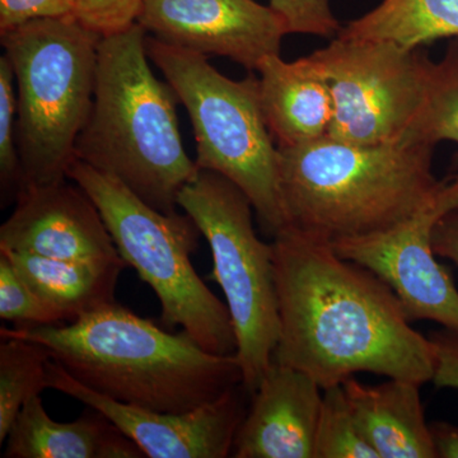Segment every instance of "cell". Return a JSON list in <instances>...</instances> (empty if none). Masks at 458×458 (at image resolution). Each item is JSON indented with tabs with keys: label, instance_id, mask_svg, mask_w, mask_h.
Instances as JSON below:
<instances>
[{
	"label": "cell",
	"instance_id": "6da1fadb",
	"mask_svg": "<svg viewBox=\"0 0 458 458\" xmlns=\"http://www.w3.org/2000/svg\"><path fill=\"white\" fill-rule=\"evenodd\" d=\"M273 238L280 318L274 361L302 370L322 390L357 373L432 382L433 344L412 328L384 280L294 225Z\"/></svg>",
	"mask_w": 458,
	"mask_h": 458
},
{
	"label": "cell",
	"instance_id": "7a4b0ae2",
	"mask_svg": "<svg viewBox=\"0 0 458 458\" xmlns=\"http://www.w3.org/2000/svg\"><path fill=\"white\" fill-rule=\"evenodd\" d=\"M44 346L81 384L110 399L181 414L242 385L234 355L205 351L186 331L168 333L116 302L73 322L0 328Z\"/></svg>",
	"mask_w": 458,
	"mask_h": 458
},
{
	"label": "cell",
	"instance_id": "3957f363",
	"mask_svg": "<svg viewBox=\"0 0 458 458\" xmlns=\"http://www.w3.org/2000/svg\"><path fill=\"white\" fill-rule=\"evenodd\" d=\"M140 22L102 38L95 95L75 159L119 180L159 212H177L181 190L199 168L181 140L170 83L153 73Z\"/></svg>",
	"mask_w": 458,
	"mask_h": 458
},
{
	"label": "cell",
	"instance_id": "277c9868",
	"mask_svg": "<svg viewBox=\"0 0 458 458\" xmlns=\"http://www.w3.org/2000/svg\"><path fill=\"white\" fill-rule=\"evenodd\" d=\"M286 225L327 240L364 236L408 218L438 186L436 148L355 146L327 137L278 148Z\"/></svg>",
	"mask_w": 458,
	"mask_h": 458
},
{
	"label": "cell",
	"instance_id": "5b68a950",
	"mask_svg": "<svg viewBox=\"0 0 458 458\" xmlns=\"http://www.w3.org/2000/svg\"><path fill=\"white\" fill-rule=\"evenodd\" d=\"M17 83V147L26 186L68 179L95 95L102 36L74 16L0 33Z\"/></svg>",
	"mask_w": 458,
	"mask_h": 458
},
{
	"label": "cell",
	"instance_id": "8992f818",
	"mask_svg": "<svg viewBox=\"0 0 458 458\" xmlns=\"http://www.w3.org/2000/svg\"><path fill=\"white\" fill-rule=\"evenodd\" d=\"M66 177L95 201L119 255L155 292L162 324L180 327L213 354H236L227 304L192 267L201 233L188 214L159 212L119 180L80 159L72 162Z\"/></svg>",
	"mask_w": 458,
	"mask_h": 458
},
{
	"label": "cell",
	"instance_id": "52a82bcc",
	"mask_svg": "<svg viewBox=\"0 0 458 458\" xmlns=\"http://www.w3.org/2000/svg\"><path fill=\"white\" fill-rule=\"evenodd\" d=\"M148 57L188 111L199 170L216 172L242 190L262 228L286 225L279 186V149L262 113L259 78L229 80L208 57L147 35Z\"/></svg>",
	"mask_w": 458,
	"mask_h": 458
},
{
	"label": "cell",
	"instance_id": "ba28073f",
	"mask_svg": "<svg viewBox=\"0 0 458 458\" xmlns=\"http://www.w3.org/2000/svg\"><path fill=\"white\" fill-rule=\"evenodd\" d=\"M177 205L209 243L213 271L221 286L234 335L242 386L258 390L274 360L280 318L273 243L261 241L252 222L251 201L227 177L199 170L181 190Z\"/></svg>",
	"mask_w": 458,
	"mask_h": 458
},
{
	"label": "cell",
	"instance_id": "9c48e42d",
	"mask_svg": "<svg viewBox=\"0 0 458 458\" xmlns=\"http://www.w3.org/2000/svg\"><path fill=\"white\" fill-rule=\"evenodd\" d=\"M309 59L333 96L328 137L355 146L403 140L423 101L430 60L423 47L336 36Z\"/></svg>",
	"mask_w": 458,
	"mask_h": 458
},
{
	"label": "cell",
	"instance_id": "30bf717a",
	"mask_svg": "<svg viewBox=\"0 0 458 458\" xmlns=\"http://www.w3.org/2000/svg\"><path fill=\"white\" fill-rule=\"evenodd\" d=\"M458 209V172L439 181L408 218L375 233L333 241L336 254L366 267L393 289L410 321H433L458 331V289L437 261L433 231Z\"/></svg>",
	"mask_w": 458,
	"mask_h": 458
},
{
	"label": "cell",
	"instance_id": "8fae6325",
	"mask_svg": "<svg viewBox=\"0 0 458 458\" xmlns=\"http://www.w3.org/2000/svg\"><path fill=\"white\" fill-rule=\"evenodd\" d=\"M47 386L98 410L120 432L140 445L148 458H225L246 415L242 385L212 403L188 412L171 414L126 405L90 390L57 361L47 366Z\"/></svg>",
	"mask_w": 458,
	"mask_h": 458
},
{
	"label": "cell",
	"instance_id": "7c38bea8",
	"mask_svg": "<svg viewBox=\"0 0 458 458\" xmlns=\"http://www.w3.org/2000/svg\"><path fill=\"white\" fill-rule=\"evenodd\" d=\"M138 22L158 40L258 71L280 55L288 35L282 18L255 0H146Z\"/></svg>",
	"mask_w": 458,
	"mask_h": 458
},
{
	"label": "cell",
	"instance_id": "4fadbf2b",
	"mask_svg": "<svg viewBox=\"0 0 458 458\" xmlns=\"http://www.w3.org/2000/svg\"><path fill=\"white\" fill-rule=\"evenodd\" d=\"M66 180L26 186L0 227V249L59 260L125 262L98 205Z\"/></svg>",
	"mask_w": 458,
	"mask_h": 458
},
{
	"label": "cell",
	"instance_id": "5bb4252c",
	"mask_svg": "<svg viewBox=\"0 0 458 458\" xmlns=\"http://www.w3.org/2000/svg\"><path fill=\"white\" fill-rule=\"evenodd\" d=\"M321 386L273 360L238 430L232 457L315 458Z\"/></svg>",
	"mask_w": 458,
	"mask_h": 458
},
{
	"label": "cell",
	"instance_id": "9a60e30c",
	"mask_svg": "<svg viewBox=\"0 0 458 458\" xmlns=\"http://www.w3.org/2000/svg\"><path fill=\"white\" fill-rule=\"evenodd\" d=\"M256 72L260 73L262 113L278 148L328 137L334 120L333 96L309 56L294 62L267 56Z\"/></svg>",
	"mask_w": 458,
	"mask_h": 458
},
{
	"label": "cell",
	"instance_id": "2e32d148",
	"mask_svg": "<svg viewBox=\"0 0 458 458\" xmlns=\"http://www.w3.org/2000/svg\"><path fill=\"white\" fill-rule=\"evenodd\" d=\"M71 423L47 414L40 394L27 401L5 439V458H144L137 443L98 410Z\"/></svg>",
	"mask_w": 458,
	"mask_h": 458
},
{
	"label": "cell",
	"instance_id": "e0dca14e",
	"mask_svg": "<svg viewBox=\"0 0 458 458\" xmlns=\"http://www.w3.org/2000/svg\"><path fill=\"white\" fill-rule=\"evenodd\" d=\"M358 426L378 458H437L420 385L388 378L378 386L343 384Z\"/></svg>",
	"mask_w": 458,
	"mask_h": 458
},
{
	"label": "cell",
	"instance_id": "ac0fdd59",
	"mask_svg": "<svg viewBox=\"0 0 458 458\" xmlns=\"http://www.w3.org/2000/svg\"><path fill=\"white\" fill-rule=\"evenodd\" d=\"M14 269L47 304L73 322L114 302V291L125 262L59 260L0 249Z\"/></svg>",
	"mask_w": 458,
	"mask_h": 458
},
{
	"label": "cell",
	"instance_id": "d6986e66",
	"mask_svg": "<svg viewBox=\"0 0 458 458\" xmlns=\"http://www.w3.org/2000/svg\"><path fill=\"white\" fill-rule=\"evenodd\" d=\"M336 36L390 41L411 50L442 38H458V0H382Z\"/></svg>",
	"mask_w": 458,
	"mask_h": 458
},
{
	"label": "cell",
	"instance_id": "ffe728a7",
	"mask_svg": "<svg viewBox=\"0 0 458 458\" xmlns=\"http://www.w3.org/2000/svg\"><path fill=\"white\" fill-rule=\"evenodd\" d=\"M445 140L458 144V38L438 62L428 63L423 101L401 141L436 148ZM454 161L458 165V153Z\"/></svg>",
	"mask_w": 458,
	"mask_h": 458
},
{
	"label": "cell",
	"instance_id": "44dd1931",
	"mask_svg": "<svg viewBox=\"0 0 458 458\" xmlns=\"http://www.w3.org/2000/svg\"><path fill=\"white\" fill-rule=\"evenodd\" d=\"M53 360L40 344L3 336L0 343V442L4 443L23 405L49 388Z\"/></svg>",
	"mask_w": 458,
	"mask_h": 458
},
{
	"label": "cell",
	"instance_id": "7402d4cb",
	"mask_svg": "<svg viewBox=\"0 0 458 458\" xmlns=\"http://www.w3.org/2000/svg\"><path fill=\"white\" fill-rule=\"evenodd\" d=\"M315 458H378L358 426L343 385L325 388L322 394Z\"/></svg>",
	"mask_w": 458,
	"mask_h": 458
},
{
	"label": "cell",
	"instance_id": "603a6c76",
	"mask_svg": "<svg viewBox=\"0 0 458 458\" xmlns=\"http://www.w3.org/2000/svg\"><path fill=\"white\" fill-rule=\"evenodd\" d=\"M0 318L21 327H53L65 319L45 302L0 252Z\"/></svg>",
	"mask_w": 458,
	"mask_h": 458
},
{
	"label": "cell",
	"instance_id": "cb8c5ba5",
	"mask_svg": "<svg viewBox=\"0 0 458 458\" xmlns=\"http://www.w3.org/2000/svg\"><path fill=\"white\" fill-rule=\"evenodd\" d=\"M13 68L7 55L0 56V182L3 199L23 189L22 164L17 147V95Z\"/></svg>",
	"mask_w": 458,
	"mask_h": 458
},
{
	"label": "cell",
	"instance_id": "d4e9b609",
	"mask_svg": "<svg viewBox=\"0 0 458 458\" xmlns=\"http://www.w3.org/2000/svg\"><path fill=\"white\" fill-rule=\"evenodd\" d=\"M288 33L335 38L342 25L334 16L328 0H270Z\"/></svg>",
	"mask_w": 458,
	"mask_h": 458
},
{
	"label": "cell",
	"instance_id": "484cf974",
	"mask_svg": "<svg viewBox=\"0 0 458 458\" xmlns=\"http://www.w3.org/2000/svg\"><path fill=\"white\" fill-rule=\"evenodd\" d=\"M146 0H75L78 22L102 38L122 32L138 22Z\"/></svg>",
	"mask_w": 458,
	"mask_h": 458
},
{
	"label": "cell",
	"instance_id": "4316f807",
	"mask_svg": "<svg viewBox=\"0 0 458 458\" xmlns=\"http://www.w3.org/2000/svg\"><path fill=\"white\" fill-rule=\"evenodd\" d=\"M75 0H0V33L42 18L74 16Z\"/></svg>",
	"mask_w": 458,
	"mask_h": 458
},
{
	"label": "cell",
	"instance_id": "83f0119b",
	"mask_svg": "<svg viewBox=\"0 0 458 458\" xmlns=\"http://www.w3.org/2000/svg\"><path fill=\"white\" fill-rule=\"evenodd\" d=\"M436 355L432 382L438 388L458 390V331L443 327L430 334Z\"/></svg>",
	"mask_w": 458,
	"mask_h": 458
},
{
	"label": "cell",
	"instance_id": "f1b7e54d",
	"mask_svg": "<svg viewBox=\"0 0 458 458\" xmlns=\"http://www.w3.org/2000/svg\"><path fill=\"white\" fill-rule=\"evenodd\" d=\"M433 250L438 258L447 259L458 269V209L445 214L433 231Z\"/></svg>",
	"mask_w": 458,
	"mask_h": 458
},
{
	"label": "cell",
	"instance_id": "f546056e",
	"mask_svg": "<svg viewBox=\"0 0 458 458\" xmlns=\"http://www.w3.org/2000/svg\"><path fill=\"white\" fill-rule=\"evenodd\" d=\"M429 428L437 458H458V427L433 421Z\"/></svg>",
	"mask_w": 458,
	"mask_h": 458
}]
</instances>
